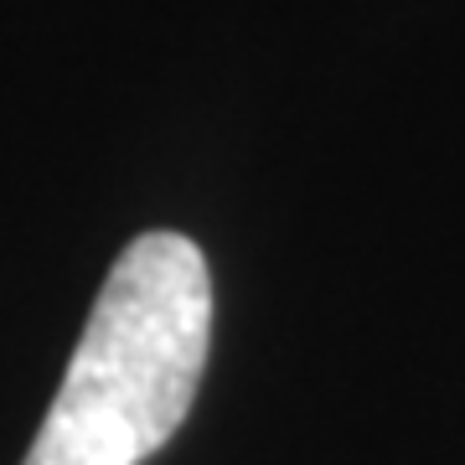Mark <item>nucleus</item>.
I'll use <instances>...</instances> for the list:
<instances>
[{
  "instance_id": "nucleus-1",
  "label": "nucleus",
  "mask_w": 465,
  "mask_h": 465,
  "mask_svg": "<svg viewBox=\"0 0 465 465\" xmlns=\"http://www.w3.org/2000/svg\"><path fill=\"white\" fill-rule=\"evenodd\" d=\"M213 351V274L192 238L145 232L114 259L21 465H145L186 424Z\"/></svg>"
}]
</instances>
